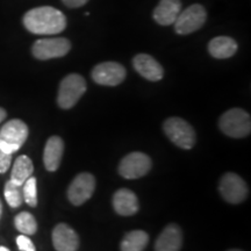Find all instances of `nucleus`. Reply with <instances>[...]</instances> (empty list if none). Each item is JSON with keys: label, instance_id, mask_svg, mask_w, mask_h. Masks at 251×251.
<instances>
[{"label": "nucleus", "instance_id": "nucleus-1", "mask_svg": "<svg viewBox=\"0 0 251 251\" xmlns=\"http://www.w3.org/2000/svg\"><path fill=\"white\" fill-rule=\"evenodd\" d=\"M24 26L36 35H56L67 28V18L51 6L31 8L24 15Z\"/></svg>", "mask_w": 251, "mask_h": 251}, {"label": "nucleus", "instance_id": "nucleus-2", "mask_svg": "<svg viewBox=\"0 0 251 251\" xmlns=\"http://www.w3.org/2000/svg\"><path fill=\"white\" fill-rule=\"evenodd\" d=\"M219 127L229 137L242 139L251 131L250 114L242 108H231L225 112L219 120Z\"/></svg>", "mask_w": 251, "mask_h": 251}, {"label": "nucleus", "instance_id": "nucleus-3", "mask_svg": "<svg viewBox=\"0 0 251 251\" xmlns=\"http://www.w3.org/2000/svg\"><path fill=\"white\" fill-rule=\"evenodd\" d=\"M28 134V126L23 120H9L0 129V149L13 155L26 142Z\"/></svg>", "mask_w": 251, "mask_h": 251}, {"label": "nucleus", "instance_id": "nucleus-4", "mask_svg": "<svg viewBox=\"0 0 251 251\" xmlns=\"http://www.w3.org/2000/svg\"><path fill=\"white\" fill-rule=\"evenodd\" d=\"M166 136L181 149L190 150L196 144L197 135L193 127L181 118H169L163 125Z\"/></svg>", "mask_w": 251, "mask_h": 251}, {"label": "nucleus", "instance_id": "nucleus-5", "mask_svg": "<svg viewBox=\"0 0 251 251\" xmlns=\"http://www.w3.org/2000/svg\"><path fill=\"white\" fill-rule=\"evenodd\" d=\"M85 92L86 81L83 76L77 74L68 75L59 84L57 94L58 106L63 109L72 108Z\"/></svg>", "mask_w": 251, "mask_h": 251}, {"label": "nucleus", "instance_id": "nucleus-6", "mask_svg": "<svg viewBox=\"0 0 251 251\" xmlns=\"http://www.w3.org/2000/svg\"><path fill=\"white\" fill-rule=\"evenodd\" d=\"M207 12L200 4H193L180 12L175 21V30L179 35H188L199 30L206 23Z\"/></svg>", "mask_w": 251, "mask_h": 251}, {"label": "nucleus", "instance_id": "nucleus-7", "mask_svg": "<svg viewBox=\"0 0 251 251\" xmlns=\"http://www.w3.org/2000/svg\"><path fill=\"white\" fill-rule=\"evenodd\" d=\"M71 43L65 37H51L35 41L31 47V54L40 61L63 57L70 51Z\"/></svg>", "mask_w": 251, "mask_h": 251}, {"label": "nucleus", "instance_id": "nucleus-8", "mask_svg": "<svg viewBox=\"0 0 251 251\" xmlns=\"http://www.w3.org/2000/svg\"><path fill=\"white\" fill-rule=\"evenodd\" d=\"M219 191L226 201L241 203L247 199L249 188L246 181L234 172H227L222 176L219 184Z\"/></svg>", "mask_w": 251, "mask_h": 251}, {"label": "nucleus", "instance_id": "nucleus-9", "mask_svg": "<svg viewBox=\"0 0 251 251\" xmlns=\"http://www.w3.org/2000/svg\"><path fill=\"white\" fill-rule=\"evenodd\" d=\"M151 159L146 153L135 151L122 158L119 164V174L126 179H137L151 170Z\"/></svg>", "mask_w": 251, "mask_h": 251}, {"label": "nucleus", "instance_id": "nucleus-10", "mask_svg": "<svg viewBox=\"0 0 251 251\" xmlns=\"http://www.w3.org/2000/svg\"><path fill=\"white\" fill-rule=\"evenodd\" d=\"M96 190V179L91 174L83 172L76 176L72 183L69 185L68 198L75 206H80L92 197Z\"/></svg>", "mask_w": 251, "mask_h": 251}, {"label": "nucleus", "instance_id": "nucleus-11", "mask_svg": "<svg viewBox=\"0 0 251 251\" xmlns=\"http://www.w3.org/2000/svg\"><path fill=\"white\" fill-rule=\"evenodd\" d=\"M126 78V69L117 62H103L92 70V79L103 86H117Z\"/></svg>", "mask_w": 251, "mask_h": 251}, {"label": "nucleus", "instance_id": "nucleus-12", "mask_svg": "<svg viewBox=\"0 0 251 251\" xmlns=\"http://www.w3.org/2000/svg\"><path fill=\"white\" fill-rule=\"evenodd\" d=\"M52 244L56 251H77L79 236L67 224H58L52 230Z\"/></svg>", "mask_w": 251, "mask_h": 251}, {"label": "nucleus", "instance_id": "nucleus-13", "mask_svg": "<svg viewBox=\"0 0 251 251\" xmlns=\"http://www.w3.org/2000/svg\"><path fill=\"white\" fill-rule=\"evenodd\" d=\"M183 246V231L179 226L170 224L157 237L155 251H180Z\"/></svg>", "mask_w": 251, "mask_h": 251}, {"label": "nucleus", "instance_id": "nucleus-14", "mask_svg": "<svg viewBox=\"0 0 251 251\" xmlns=\"http://www.w3.org/2000/svg\"><path fill=\"white\" fill-rule=\"evenodd\" d=\"M133 65L141 76L150 81H158L164 76L163 67L152 56L139 54L133 58Z\"/></svg>", "mask_w": 251, "mask_h": 251}, {"label": "nucleus", "instance_id": "nucleus-15", "mask_svg": "<svg viewBox=\"0 0 251 251\" xmlns=\"http://www.w3.org/2000/svg\"><path fill=\"white\" fill-rule=\"evenodd\" d=\"M114 211L122 216H130L139 212V200L136 194L128 188H120L113 196Z\"/></svg>", "mask_w": 251, "mask_h": 251}, {"label": "nucleus", "instance_id": "nucleus-16", "mask_svg": "<svg viewBox=\"0 0 251 251\" xmlns=\"http://www.w3.org/2000/svg\"><path fill=\"white\" fill-rule=\"evenodd\" d=\"M181 12L180 0H161L153 9L152 18L161 26L174 25L176 19Z\"/></svg>", "mask_w": 251, "mask_h": 251}, {"label": "nucleus", "instance_id": "nucleus-17", "mask_svg": "<svg viewBox=\"0 0 251 251\" xmlns=\"http://www.w3.org/2000/svg\"><path fill=\"white\" fill-rule=\"evenodd\" d=\"M64 152V142L59 136H51L47 141L43 151V163L46 169L50 172H55L61 165Z\"/></svg>", "mask_w": 251, "mask_h": 251}, {"label": "nucleus", "instance_id": "nucleus-18", "mask_svg": "<svg viewBox=\"0 0 251 251\" xmlns=\"http://www.w3.org/2000/svg\"><path fill=\"white\" fill-rule=\"evenodd\" d=\"M236 41L228 36L214 37L208 43V51L214 58L226 59L230 58L237 51Z\"/></svg>", "mask_w": 251, "mask_h": 251}, {"label": "nucleus", "instance_id": "nucleus-19", "mask_svg": "<svg viewBox=\"0 0 251 251\" xmlns=\"http://www.w3.org/2000/svg\"><path fill=\"white\" fill-rule=\"evenodd\" d=\"M33 172L34 165L31 159L26 155H21L14 161L13 168H12L11 179L9 180L13 181L14 184L19 185V186H23L25 181L31 177Z\"/></svg>", "mask_w": 251, "mask_h": 251}, {"label": "nucleus", "instance_id": "nucleus-20", "mask_svg": "<svg viewBox=\"0 0 251 251\" xmlns=\"http://www.w3.org/2000/svg\"><path fill=\"white\" fill-rule=\"evenodd\" d=\"M149 235L143 230H133L125 235L121 251H143L148 246Z\"/></svg>", "mask_w": 251, "mask_h": 251}, {"label": "nucleus", "instance_id": "nucleus-21", "mask_svg": "<svg viewBox=\"0 0 251 251\" xmlns=\"http://www.w3.org/2000/svg\"><path fill=\"white\" fill-rule=\"evenodd\" d=\"M14 226L17 230L24 235H34L37 231V222L33 214L21 212L14 218Z\"/></svg>", "mask_w": 251, "mask_h": 251}, {"label": "nucleus", "instance_id": "nucleus-22", "mask_svg": "<svg viewBox=\"0 0 251 251\" xmlns=\"http://www.w3.org/2000/svg\"><path fill=\"white\" fill-rule=\"evenodd\" d=\"M4 196L6 202H7L9 207H12V208H18V207L23 205V186H19V185L14 184L13 181L8 180L7 183L5 184Z\"/></svg>", "mask_w": 251, "mask_h": 251}, {"label": "nucleus", "instance_id": "nucleus-23", "mask_svg": "<svg viewBox=\"0 0 251 251\" xmlns=\"http://www.w3.org/2000/svg\"><path fill=\"white\" fill-rule=\"evenodd\" d=\"M24 201L30 207L37 206V181L35 177L28 178L23 185Z\"/></svg>", "mask_w": 251, "mask_h": 251}, {"label": "nucleus", "instance_id": "nucleus-24", "mask_svg": "<svg viewBox=\"0 0 251 251\" xmlns=\"http://www.w3.org/2000/svg\"><path fill=\"white\" fill-rule=\"evenodd\" d=\"M17 246L20 251H36L35 244L26 235H19L17 237Z\"/></svg>", "mask_w": 251, "mask_h": 251}, {"label": "nucleus", "instance_id": "nucleus-25", "mask_svg": "<svg viewBox=\"0 0 251 251\" xmlns=\"http://www.w3.org/2000/svg\"><path fill=\"white\" fill-rule=\"evenodd\" d=\"M12 163V153L5 152L0 149V174H5L8 170Z\"/></svg>", "mask_w": 251, "mask_h": 251}, {"label": "nucleus", "instance_id": "nucleus-26", "mask_svg": "<svg viewBox=\"0 0 251 251\" xmlns=\"http://www.w3.org/2000/svg\"><path fill=\"white\" fill-rule=\"evenodd\" d=\"M62 2L69 8H79L89 2V0H62Z\"/></svg>", "mask_w": 251, "mask_h": 251}, {"label": "nucleus", "instance_id": "nucleus-27", "mask_svg": "<svg viewBox=\"0 0 251 251\" xmlns=\"http://www.w3.org/2000/svg\"><path fill=\"white\" fill-rule=\"evenodd\" d=\"M6 117H7V112H6L2 107H0V124L5 120Z\"/></svg>", "mask_w": 251, "mask_h": 251}, {"label": "nucleus", "instance_id": "nucleus-28", "mask_svg": "<svg viewBox=\"0 0 251 251\" xmlns=\"http://www.w3.org/2000/svg\"><path fill=\"white\" fill-rule=\"evenodd\" d=\"M0 251H9V250H8V248L0 246Z\"/></svg>", "mask_w": 251, "mask_h": 251}, {"label": "nucleus", "instance_id": "nucleus-29", "mask_svg": "<svg viewBox=\"0 0 251 251\" xmlns=\"http://www.w3.org/2000/svg\"><path fill=\"white\" fill-rule=\"evenodd\" d=\"M1 213H2V203L0 201V216H1Z\"/></svg>", "mask_w": 251, "mask_h": 251}, {"label": "nucleus", "instance_id": "nucleus-30", "mask_svg": "<svg viewBox=\"0 0 251 251\" xmlns=\"http://www.w3.org/2000/svg\"><path fill=\"white\" fill-rule=\"evenodd\" d=\"M229 251H242V250H237V249H233V250H229Z\"/></svg>", "mask_w": 251, "mask_h": 251}]
</instances>
